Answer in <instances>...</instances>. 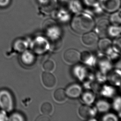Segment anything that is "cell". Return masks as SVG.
Returning <instances> with one entry per match:
<instances>
[{
    "instance_id": "7c38bea8",
    "label": "cell",
    "mask_w": 121,
    "mask_h": 121,
    "mask_svg": "<svg viewBox=\"0 0 121 121\" xmlns=\"http://www.w3.org/2000/svg\"><path fill=\"white\" fill-rule=\"evenodd\" d=\"M118 2V0H104L103 5L104 8L108 10H115L119 5Z\"/></svg>"
},
{
    "instance_id": "603a6c76",
    "label": "cell",
    "mask_w": 121,
    "mask_h": 121,
    "mask_svg": "<svg viewBox=\"0 0 121 121\" xmlns=\"http://www.w3.org/2000/svg\"><path fill=\"white\" fill-rule=\"evenodd\" d=\"M8 117L7 116L6 112L3 110H0V121L8 120Z\"/></svg>"
},
{
    "instance_id": "ffe728a7",
    "label": "cell",
    "mask_w": 121,
    "mask_h": 121,
    "mask_svg": "<svg viewBox=\"0 0 121 121\" xmlns=\"http://www.w3.org/2000/svg\"><path fill=\"white\" fill-rule=\"evenodd\" d=\"M112 22L115 25H119L121 23V19L120 14L119 13H116L111 17Z\"/></svg>"
},
{
    "instance_id": "d4e9b609",
    "label": "cell",
    "mask_w": 121,
    "mask_h": 121,
    "mask_svg": "<svg viewBox=\"0 0 121 121\" xmlns=\"http://www.w3.org/2000/svg\"><path fill=\"white\" fill-rule=\"evenodd\" d=\"M114 108L115 110H120L121 107V102H120V98H117V99L114 101Z\"/></svg>"
},
{
    "instance_id": "cb8c5ba5",
    "label": "cell",
    "mask_w": 121,
    "mask_h": 121,
    "mask_svg": "<svg viewBox=\"0 0 121 121\" xmlns=\"http://www.w3.org/2000/svg\"><path fill=\"white\" fill-rule=\"evenodd\" d=\"M50 120V118L48 117V115H41L38 117L36 121H48Z\"/></svg>"
},
{
    "instance_id": "d6986e66",
    "label": "cell",
    "mask_w": 121,
    "mask_h": 121,
    "mask_svg": "<svg viewBox=\"0 0 121 121\" xmlns=\"http://www.w3.org/2000/svg\"><path fill=\"white\" fill-rule=\"evenodd\" d=\"M8 120L11 121H23L24 119L22 116L18 113H14L10 115Z\"/></svg>"
},
{
    "instance_id": "6da1fadb",
    "label": "cell",
    "mask_w": 121,
    "mask_h": 121,
    "mask_svg": "<svg viewBox=\"0 0 121 121\" xmlns=\"http://www.w3.org/2000/svg\"><path fill=\"white\" fill-rule=\"evenodd\" d=\"M95 25L93 19L88 15L79 14L72 19L71 26L72 30L79 34H84L91 31Z\"/></svg>"
},
{
    "instance_id": "9c48e42d",
    "label": "cell",
    "mask_w": 121,
    "mask_h": 121,
    "mask_svg": "<svg viewBox=\"0 0 121 121\" xmlns=\"http://www.w3.org/2000/svg\"><path fill=\"white\" fill-rule=\"evenodd\" d=\"M98 47L101 52L108 53L111 51V41L108 39H102L98 42Z\"/></svg>"
},
{
    "instance_id": "8fae6325",
    "label": "cell",
    "mask_w": 121,
    "mask_h": 121,
    "mask_svg": "<svg viewBox=\"0 0 121 121\" xmlns=\"http://www.w3.org/2000/svg\"><path fill=\"white\" fill-rule=\"evenodd\" d=\"M14 46L15 50L18 52H22L28 47V43L24 40L19 39L15 42Z\"/></svg>"
},
{
    "instance_id": "e0dca14e",
    "label": "cell",
    "mask_w": 121,
    "mask_h": 121,
    "mask_svg": "<svg viewBox=\"0 0 121 121\" xmlns=\"http://www.w3.org/2000/svg\"><path fill=\"white\" fill-rule=\"evenodd\" d=\"M55 67V64L54 62L51 60L46 61L43 65V68L44 70L48 72H50L54 70Z\"/></svg>"
},
{
    "instance_id": "ac0fdd59",
    "label": "cell",
    "mask_w": 121,
    "mask_h": 121,
    "mask_svg": "<svg viewBox=\"0 0 121 121\" xmlns=\"http://www.w3.org/2000/svg\"><path fill=\"white\" fill-rule=\"evenodd\" d=\"M97 107L100 111L104 112L107 111L109 108V105L105 102L101 101L97 103Z\"/></svg>"
},
{
    "instance_id": "7402d4cb",
    "label": "cell",
    "mask_w": 121,
    "mask_h": 121,
    "mask_svg": "<svg viewBox=\"0 0 121 121\" xmlns=\"http://www.w3.org/2000/svg\"><path fill=\"white\" fill-rule=\"evenodd\" d=\"M103 120L104 121H117V119L116 117L113 114H109L104 117Z\"/></svg>"
},
{
    "instance_id": "ba28073f",
    "label": "cell",
    "mask_w": 121,
    "mask_h": 121,
    "mask_svg": "<svg viewBox=\"0 0 121 121\" xmlns=\"http://www.w3.org/2000/svg\"><path fill=\"white\" fill-rule=\"evenodd\" d=\"M35 60L34 55L31 51L26 50L22 52L21 60L25 65H31L34 62Z\"/></svg>"
},
{
    "instance_id": "3957f363",
    "label": "cell",
    "mask_w": 121,
    "mask_h": 121,
    "mask_svg": "<svg viewBox=\"0 0 121 121\" xmlns=\"http://www.w3.org/2000/svg\"><path fill=\"white\" fill-rule=\"evenodd\" d=\"M64 58L65 60L69 64H75L80 59V54L75 49H68L64 53Z\"/></svg>"
},
{
    "instance_id": "8992f818",
    "label": "cell",
    "mask_w": 121,
    "mask_h": 121,
    "mask_svg": "<svg viewBox=\"0 0 121 121\" xmlns=\"http://www.w3.org/2000/svg\"><path fill=\"white\" fill-rule=\"evenodd\" d=\"M79 115L85 120L91 119L95 115V110L94 108L86 105H82L79 108Z\"/></svg>"
},
{
    "instance_id": "30bf717a",
    "label": "cell",
    "mask_w": 121,
    "mask_h": 121,
    "mask_svg": "<svg viewBox=\"0 0 121 121\" xmlns=\"http://www.w3.org/2000/svg\"><path fill=\"white\" fill-rule=\"evenodd\" d=\"M54 97L56 101L58 102H63L66 100L67 95L65 90L62 88H59L54 92Z\"/></svg>"
},
{
    "instance_id": "277c9868",
    "label": "cell",
    "mask_w": 121,
    "mask_h": 121,
    "mask_svg": "<svg viewBox=\"0 0 121 121\" xmlns=\"http://www.w3.org/2000/svg\"><path fill=\"white\" fill-rule=\"evenodd\" d=\"M42 80L43 85L47 88H53L56 83V79L55 77L53 74L48 72L43 73Z\"/></svg>"
},
{
    "instance_id": "9a60e30c",
    "label": "cell",
    "mask_w": 121,
    "mask_h": 121,
    "mask_svg": "<svg viewBox=\"0 0 121 121\" xmlns=\"http://www.w3.org/2000/svg\"><path fill=\"white\" fill-rule=\"evenodd\" d=\"M82 99L87 104H91L94 100V95L92 92L87 91L82 94Z\"/></svg>"
},
{
    "instance_id": "7a4b0ae2",
    "label": "cell",
    "mask_w": 121,
    "mask_h": 121,
    "mask_svg": "<svg viewBox=\"0 0 121 121\" xmlns=\"http://www.w3.org/2000/svg\"><path fill=\"white\" fill-rule=\"evenodd\" d=\"M14 102L11 93L6 89L0 90V108L6 112L13 110Z\"/></svg>"
},
{
    "instance_id": "44dd1931",
    "label": "cell",
    "mask_w": 121,
    "mask_h": 121,
    "mask_svg": "<svg viewBox=\"0 0 121 121\" xmlns=\"http://www.w3.org/2000/svg\"><path fill=\"white\" fill-rule=\"evenodd\" d=\"M108 31L111 36H115L120 34V29L117 27L113 26L109 28V29H108Z\"/></svg>"
},
{
    "instance_id": "52a82bcc",
    "label": "cell",
    "mask_w": 121,
    "mask_h": 121,
    "mask_svg": "<svg viewBox=\"0 0 121 121\" xmlns=\"http://www.w3.org/2000/svg\"><path fill=\"white\" fill-rule=\"evenodd\" d=\"M66 94L72 98H77L80 95L82 88L77 84H72L67 87L65 91Z\"/></svg>"
},
{
    "instance_id": "2e32d148",
    "label": "cell",
    "mask_w": 121,
    "mask_h": 121,
    "mask_svg": "<svg viewBox=\"0 0 121 121\" xmlns=\"http://www.w3.org/2000/svg\"><path fill=\"white\" fill-rule=\"evenodd\" d=\"M80 58L84 62L87 64H92L93 57L88 51H84L80 55Z\"/></svg>"
},
{
    "instance_id": "484cf974",
    "label": "cell",
    "mask_w": 121,
    "mask_h": 121,
    "mask_svg": "<svg viewBox=\"0 0 121 121\" xmlns=\"http://www.w3.org/2000/svg\"><path fill=\"white\" fill-rule=\"evenodd\" d=\"M10 0H0V7H5L10 3Z\"/></svg>"
},
{
    "instance_id": "5b68a950",
    "label": "cell",
    "mask_w": 121,
    "mask_h": 121,
    "mask_svg": "<svg viewBox=\"0 0 121 121\" xmlns=\"http://www.w3.org/2000/svg\"><path fill=\"white\" fill-rule=\"evenodd\" d=\"M82 41L86 46H92L95 45L98 42V36L94 32L89 31L83 35Z\"/></svg>"
},
{
    "instance_id": "5bb4252c",
    "label": "cell",
    "mask_w": 121,
    "mask_h": 121,
    "mask_svg": "<svg viewBox=\"0 0 121 121\" xmlns=\"http://www.w3.org/2000/svg\"><path fill=\"white\" fill-rule=\"evenodd\" d=\"M41 111L44 115H51L53 110L52 105L50 103L46 102L43 104L41 107Z\"/></svg>"
},
{
    "instance_id": "4fadbf2b",
    "label": "cell",
    "mask_w": 121,
    "mask_h": 121,
    "mask_svg": "<svg viewBox=\"0 0 121 121\" xmlns=\"http://www.w3.org/2000/svg\"><path fill=\"white\" fill-rule=\"evenodd\" d=\"M109 22L106 20H102L99 22L97 25V30L100 34L106 35L109 29Z\"/></svg>"
}]
</instances>
